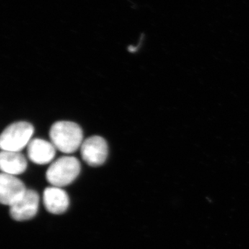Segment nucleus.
<instances>
[{
  "instance_id": "7",
  "label": "nucleus",
  "mask_w": 249,
  "mask_h": 249,
  "mask_svg": "<svg viewBox=\"0 0 249 249\" xmlns=\"http://www.w3.org/2000/svg\"><path fill=\"white\" fill-rule=\"evenodd\" d=\"M55 148L52 142L41 139H33L27 146L29 160L37 165L50 163L55 155Z\"/></svg>"
},
{
  "instance_id": "6",
  "label": "nucleus",
  "mask_w": 249,
  "mask_h": 249,
  "mask_svg": "<svg viewBox=\"0 0 249 249\" xmlns=\"http://www.w3.org/2000/svg\"><path fill=\"white\" fill-rule=\"evenodd\" d=\"M27 188L24 183L14 175L1 173L0 176V201L1 204L12 206L19 200Z\"/></svg>"
},
{
  "instance_id": "8",
  "label": "nucleus",
  "mask_w": 249,
  "mask_h": 249,
  "mask_svg": "<svg viewBox=\"0 0 249 249\" xmlns=\"http://www.w3.org/2000/svg\"><path fill=\"white\" fill-rule=\"evenodd\" d=\"M43 201L47 211L54 214L64 213L70 205V198L66 192L56 186L46 188Z\"/></svg>"
},
{
  "instance_id": "4",
  "label": "nucleus",
  "mask_w": 249,
  "mask_h": 249,
  "mask_svg": "<svg viewBox=\"0 0 249 249\" xmlns=\"http://www.w3.org/2000/svg\"><path fill=\"white\" fill-rule=\"evenodd\" d=\"M80 154L83 160L90 166L102 165L107 158V142L100 136H92L83 142Z\"/></svg>"
},
{
  "instance_id": "3",
  "label": "nucleus",
  "mask_w": 249,
  "mask_h": 249,
  "mask_svg": "<svg viewBox=\"0 0 249 249\" xmlns=\"http://www.w3.org/2000/svg\"><path fill=\"white\" fill-rule=\"evenodd\" d=\"M34 127L29 122L19 121L10 124L0 137L2 151L20 152L31 142Z\"/></svg>"
},
{
  "instance_id": "5",
  "label": "nucleus",
  "mask_w": 249,
  "mask_h": 249,
  "mask_svg": "<svg viewBox=\"0 0 249 249\" xmlns=\"http://www.w3.org/2000/svg\"><path fill=\"white\" fill-rule=\"evenodd\" d=\"M38 195L33 190H27L24 196L10 206V214L16 221H26L35 217L38 211Z\"/></svg>"
},
{
  "instance_id": "1",
  "label": "nucleus",
  "mask_w": 249,
  "mask_h": 249,
  "mask_svg": "<svg viewBox=\"0 0 249 249\" xmlns=\"http://www.w3.org/2000/svg\"><path fill=\"white\" fill-rule=\"evenodd\" d=\"M49 137L55 148L65 154L77 151L84 142L81 127L71 121L55 122L51 127Z\"/></svg>"
},
{
  "instance_id": "2",
  "label": "nucleus",
  "mask_w": 249,
  "mask_h": 249,
  "mask_svg": "<svg viewBox=\"0 0 249 249\" xmlns=\"http://www.w3.org/2000/svg\"><path fill=\"white\" fill-rule=\"evenodd\" d=\"M81 166L76 157L65 156L55 160L49 167L46 178L52 186L65 187L73 182L80 173Z\"/></svg>"
},
{
  "instance_id": "9",
  "label": "nucleus",
  "mask_w": 249,
  "mask_h": 249,
  "mask_svg": "<svg viewBox=\"0 0 249 249\" xmlns=\"http://www.w3.org/2000/svg\"><path fill=\"white\" fill-rule=\"evenodd\" d=\"M0 168L3 173L14 176L21 175L27 170V160L20 152L1 151Z\"/></svg>"
}]
</instances>
